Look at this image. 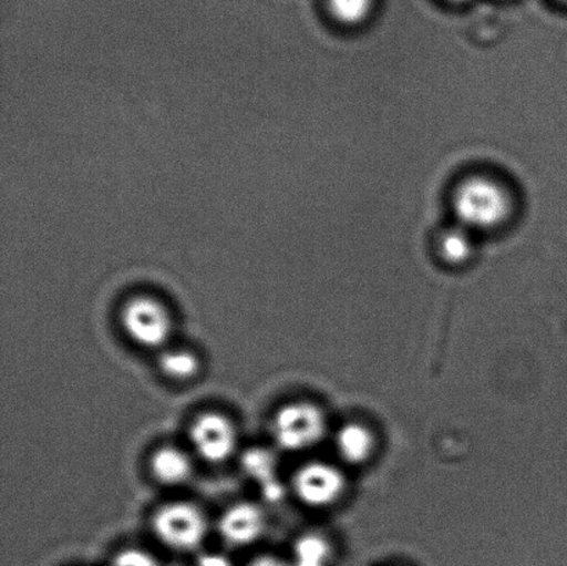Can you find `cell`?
<instances>
[{"instance_id": "cell-1", "label": "cell", "mask_w": 567, "mask_h": 566, "mask_svg": "<svg viewBox=\"0 0 567 566\" xmlns=\"http://www.w3.org/2000/svg\"><path fill=\"white\" fill-rule=\"evenodd\" d=\"M454 210L464 227L492 229L507 219L511 198L496 181L472 177L455 191Z\"/></svg>"}, {"instance_id": "cell-2", "label": "cell", "mask_w": 567, "mask_h": 566, "mask_svg": "<svg viewBox=\"0 0 567 566\" xmlns=\"http://www.w3.org/2000/svg\"><path fill=\"white\" fill-rule=\"evenodd\" d=\"M154 535L176 552H192L208 534V519L197 506L186 502L165 504L152 521Z\"/></svg>"}, {"instance_id": "cell-3", "label": "cell", "mask_w": 567, "mask_h": 566, "mask_svg": "<svg viewBox=\"0 0 567 566\" xmlns=\"http://www.w3.org/2000/svg\"><path fill=\"white\" fill-rule=\"evenodd\" d=\"M168 308L157 298L137 296L124 305L121 323L138 347L157 349L169 341L174 323Z\"/></svg>"}, {"instance_id": "cell-4", "label": "cell", "mask_w": 567, "mask_h": 566, "mask_svg": "<svg viewBox=\"0 0 567 566\" xmlns=\"http://www.w3.org/2000/svg\"><path fill=\"white\" fill-rule=\"evenodd\" d=\"M271 432L282 451L302 452L317 445L324 436V414L308 402L289 403L275 415Z\"/></svg>"}, {"instance_id": "cell-5", "label": "cell", "mask_w": 567, "mask_h": 566, "mask_svg": "<svg viewBox=\"0 0 567 566\" xmlns=\"http://www.w3.org/2000/svg\"><path fill=\"white\" fill-rule=\"evenodd\" d=\"M190 441L199 457L205 462L219 464L235 454L238 434L235 423L225 414L208 412L194 420Z\"/></svg>"}, {"instance_id": "cell-6", "label": "cell", "mask_w": 567, "mask_h": 566, "mask_svg": "<svg viewBox=\"0 0 567 566\" xmlns=\"http://www.w3.org/2000/svg\"><path fill=\"white\" fill-rule=\"evenodd\" d=\"M293 491L310 507H328L342 496L344 480L331 464L309 463L295 474Z\"/></svg>"}, {"instance_id": "cell-7", "label": "cell", "mask_w": 567, "mask_h": 566, "mask_svg": "<svg viewBox=\"0 0 567 566\" xmlns=\"http://www.w3.org/2000/svg\"><path fill=\"white\" fill-rule=\"evenodd\" d=\"M266 531L264 510L254 503H237L226 510L219 519V534L231 546H248Z\"/></svg>"}, {"instance_id": "cell-8", "label": "cell", "mask_w": 567, "mask_h": 566, "mask_svg": "<svg viewBox=\"0 0 567 566\" xmlns=\"http://www.w3.org/2000/svg\"><path fill=\"white\" fill-rule=\"evenodd\" d=\"M150 470L159 484L179 486L192 478L193 463L182 449L163 446L157 449L150 459Z\"/></svg>"}, {"instance_id": "cell-9", "label": "cell", "mask_w": 567, "mask_h": 566, "mask_svg": "<svg viewBox=\"0 0 567 566\" xmlns=\"http://www.w3.org/2000/svg\"><path fill=\"white\" fill-rule=\"evenodd\" d=\"M339 456L349 464H363L374 452V435L367 426L352 423L338 431L336 440Z\"/></svg>"}, {"instance_id": "cell-10", "label": "cell", "mask_w": 567, "mask_h": 566, "mask_svg": "<svg viewBox=\"0 0 567 566\" xmlns=\"http://www.w3.org/2000/svg\"><path fill=\"white\" fill-rule=\"evenodd\" d=\"M331 562V546L324 537L306 535L295 543L291 566H328Z\"/></svg>"}, {"instance_id": "cell-11", "label": "cell", "mask_w": 567, "mask_h": 566, "mask_svg": "<svg viewBox=\"0 0 567 566\" xmlns=\"http://www.w3.org/2000/svg\"><path fill=\"white\" fill-rule=\"evenodd\" d=\"M159 369L171 380L188 381L199 371V360L186 349H171L161 354Z\"/></svg>"}, {"instance_id": "cell-12", "label": "cell", "mask_w": 567, "mask_h": 566, "mask_svg": "<svg viewBox=\"0 0 567 566\" xmlns=\"http://www.w3.org/2000/svg\"><path fill=\"white\" fill-rule=\"evenodd\" d=\"M331 16L344 25L363 22L374 8V0H327Z\"/></svg>"}, {"instance_id": "cell-13", "label": "cell", "mask_w": 567, "mask_h": 566, "mask_svg": "<svg viewBox=\"0 0 567 566\" xmlns=\"http://www.w3.org/2000/svg\"><path fill=\"white\" fill-rule=\"evenodd\" d=\"M443 258L452 264H461L471 257L472 243L466 229H452L443 233L441 240Z\"/></svg>"}, {"instance_id": "cell-14", "label": "cell", "mask_w": 567, "mask_h": 566, "mask_svg": "<svg viewBox=\"0 0 567 566\" xmlns=\"http://www.w3.org/2000/svg\"><path fill=\"white\" fill-rule=\"evenodd\" d=\"M244 467L252 478H257L268 487V493L277 495V484L274 481L275 463L269 453L265 451H251L244 457Z\"/></svg>"}, {"instance_id": "cell-15", "label": "cell", "mask_w": 567, "mask_h": 566, "mask_svg": "<svg viewBox=\"0 0 567 566\" xmlns=\"http://www.w3.org/2000/svg\"><path fill=\"white\" fill-rule=\"evenodd\" d=\"M111 566H159V564L152 553L142 548H126L116 554Z\"/></svg>"}, {"instance_id": "cell-16", "label": "cell", "mask_w": 567, "mask_h": 566, "mask_svg": "<svg viewBox=\"0 0 567 566\" xmlns=\"http://www.w3.org/2000/svg\"><path fill=\"white\" fill-rule=\"evenodd\" d=\"M198 566H231V563L224 554L210 553L199 558Z\"/></svg>"}, {"instance_id": "cell-17", "label": "cell", "mask_w": 567, "mask_h": 566, "mask_svg": "<svg viewBox=\"0 0 567 566\" xmlns=\"http://www.w3.org/2000/svg\"><path fill=\"white\" fill-rule=\"evenodd\" d=\"M248 566H291L284 562L280 558H276L274 556H264L257 559H254L251 564Z\"/></svg>"}, {"instance_id": "cell-18", "label": "cell", "mask_w": 567, "mask_h": 566, "mask_svg": "<svg viewBox=\"0 0 567 566\" xmlns=\"http://www.w3.org/2000/svg\"><path fill=\"white\" fill-rule=\"evenodd\" d=\"M449 2H453V3H464V2H466V0H449Z\"/></svg>"}, {"instance_id": "cell-19", "label": "cell", "mask_w": 567, "mask_h": 566, "mask_svg": "<svg viewBox=\"0 0 567 566\" xmlns=\"http://www.w3.org/2000/svg\"><path fill=\"white\" fill-rule=\"evenodd\" d=\"M560 2H565V3H567V0H560Z\"/></svg>"}]
</instances>
